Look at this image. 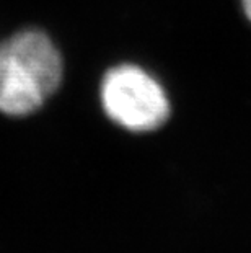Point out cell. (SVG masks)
Masks as SVG:
<instances>
[{
  "mask_svg": "<svg viewBox=\"0 0 251 253\" xmlns=\"http://www.w3.org/2000/svg\"><path fill=\"white\" fill-rule=\"evenodd\" d=\"M62 57L51 38L25 30L0 44V111L30 115L59 88Z\"/></svg>",
  "mask_w": 251,
  "mask_h": 253,
  "instance_id": "1",
  "label": "cell"
},
{
  "mask_svg": "<svg viewBox=\"0 0 251 253\" xmlns=\"http://www.w3.org/2000/svg\"><path fill=\"white\" fill-rule=\"evenodd\" d=\"M101 103L116 125L134 132L153 131L170 116V101L163 87L132 64L106 72L101 84Z\"/></svg>",
  "mask_w": 251,
  "mask_h": 253,
  "instance_id": "2",
  "label": "cell"
},
{
  "mask_svg": "<svg viewBox=\"0 0 251 253\" xmlns=\"http://www.w3.org/2000/svg\"><path fill=\"white\" fill-rule=\"evenodd\" d=\"M240 2H242L243 12L247 15V18L251 21V0H240Z\"/></svg>",
  "mask_w": 251,
  "mask_h": 253,
  "instance_id": "3",
  "label": "cell"
}]
</instances>
